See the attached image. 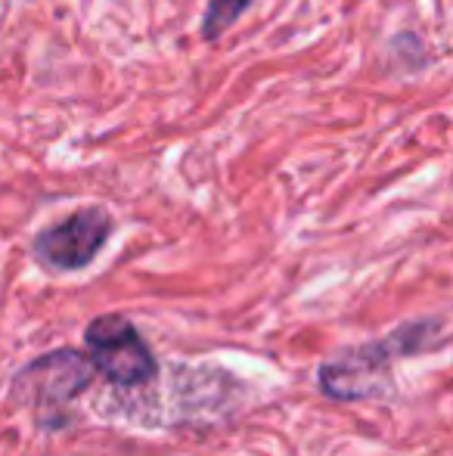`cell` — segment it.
I'll list each match as a JSON object with an SVG mask.
<instances>
[{
  "instance_id": "cell-1",
  "label": "cell",
  "mask_w": 453,
  "mask_h": 456,
  "mask_svg": "<svg viewBox=\"0 0 453 456\" xmlns=\"http://www.w3.org/2000/svg\"><path fill=\"white\" fill-rule=\"evenodd\" d=\"M112 233V217L103 208H81L53 224L35 240V255L56 271H78L91 265Z\"/></svg>"
},
{
  "instance_id": "cell-2",
  "label": "cell",
  "mask_w": 453,
  "mask_h": 456,
  "mask_svg": "<svg viewBox=\"0 0 453 456\" xmlns=\"http://www.w3.org/2000/svg\"><path fill=\"white\" fill-rule=\"evenodd\" d=\"M87 345H91L93 363L106 372V379L118 385H140L156 370L146 345L125 317L93 320L87 326Z\"/></svg>"
},
{
  "instance_id": "cell-3",
  "label": "cell",
  "mask_w": 453,
  "mask_h": 456,
  "mask_svg": "<svg viewBox=\"0 0 453 456\" xmlns=\"http://www.w3.org/2000/svg\"><path fill=\"white\" fill-rule=\"evenodd\" d=\"M91 379V366L75 351H60L53 357H44L19 382H31V397L35 401H66V397L78 395L81 385Z\"/></svg>"
},
{
  "instance_id": "cell-4",
  "label": "cell",
  "mask_w": 453,
  "mask_h": 456,
  "mask_svg": "<svg viewBox=\"0 0 453 456\" xmlns=\"http://www.w3.org/2000/svg\"><path fill=\"white\" fill-rule=\"evenodd\" d=\"M252 6V0H208L206 16H202V37L218 41L233 22H239L242 12Z\"/></svg>"
}]
</instances>
